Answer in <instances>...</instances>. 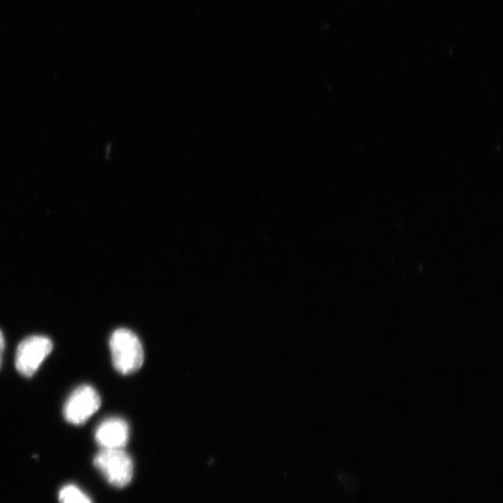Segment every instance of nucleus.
I'll list each match as a JSON object with an SVG mask.
<instances>
[{"instance_id":"f257e3e1","label":"nucleus","mask_w":503,"mask_h":503,"mask_svg":"<svg viewBox=\"0 0 503 503\" xmlns=\"http://www.w3.org/2000/svg\"><path fill=\"white\" fill-rule=\"evenodd\" d=\"M113 366L117 371L130 375L144 363V349L138 337L126 329H117L110 341Z\"/></svg>"},{"instance_id":"f03ea898","label":"nucleus","mask_w":503,"mask_h":503,"mask_svg":"<svg viewBox=\"0 0 503 503\" xmlns=\"http://www.w3.org/2000/svg\"><path fill=\"white\" fill-rule=\"evenodd\" d=\"M94 466L117 488L130 484L134 465L130 456L122 450H102L94 458Z\"/></svg>"},{"instance_id":"7ed1b4c3","label":"nucleus","mask_w":503,"mask_h":503,"mask_svg":"<svg viewBox=\"0 0 503 503\" xmlns=\"http://www.w3.org/2000/svg\"><path fill=\"white\" fill-rule=\"evenodd\" d=\"M53 348L52 340L45 336H31L18 346L15 367L20 374L32 377Z\"/></svg>"},{"instance_id":"20e7f679","label":"nucleus","mask_w":503,"mask_h":503,"mask_svg":"<svg viewBox=\"0 0 503 503\" xmlns=\"http://www.w3.org/2000/svg\"><path fill=\"white\" fill-rule=\"evenodd\" d=\"M101 407V398L89 385L77 388L64 407L65 418L74 426H83Z\"/></svg>"},{"instance_id":"39448f33","label":"nucleus","mask_w":503,"mask_h":503,"mask_svg":"<svg viewBox=\"0 0 503 503\" xmlns=\"http://www.w3.org/2000/svg\"><path fill=\"white\" fill-rule=\"evenodd\" d=\"M129 438V426L120 418L105 419L95 431L97 444L103 450H122L127 445Z\"/></svg>"},{"instance_id":"423d86ee","label":"nucleus","mask_w":503,"mask_h":503,"mask_svg":"<svg viewBox=\"0 0 503 503\" xmlns=\"http://www.w3.org/2000/svg\"><path fill=\"white\" fill-rule=\"evenodd\" d=\"M60 503H93L91 499L77 487H64L59 493Z\"/></svg>"},{"instance_id":"0eeeda50","label":"nucleus","mask_w":503,"mask_h":503,"mask_svg":"<svg viewBox=\"0 0 503 503\" xmlns=\"http://www.w3.org/2000/svg\"><path fill=\"white\" fill-rule=\"evenodd\" d=\"M5 347L4 337L2 331H0V366H2L3 353Z\"/></svg>"}]
</instances>
